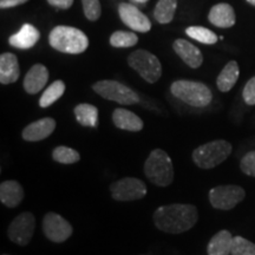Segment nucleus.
Listing matches in <instances>:
<instances>
[{"label":"nucleus","mask_w":255,"mask_h":255,"mask_svg":"<svg viewBox=\"0 0 255 255\" xmlns=\"http://www.w3.org/2000/svg\"><path fill=\"white\" fill-rule=\"evenodd\" d=\"M199 214L193 205L174 203L162 206L155 210L154 223L159 231L169 234H181L196 225Z\"/></svg>","instance_id":"nucleus-1"},{"label":"nucleus","mask_w":255,"mask_h":255,"mask_svg":"<svg viewBox=\"0 0 255 255\" xmlns=\"http://www.w3.org/2000/svg\"><path fill=\"white\" fill-rule=\"evenodd\" d=\"M49 43L55 50L69 55H79L89 46V39L84 32L65 25L52 28L49 36Z\"/></svg>","instance_id":"nucleus-2"},{"label":"nucleus","mask_w":255,"mask_h":255,"mask_svg":"<svg viewBox=\"0 0 255 255\" xmlns=\"http://www.w3.org/2000/svg\"><path fill=\"white\" fill-rule=\"evenodd\" d=\"M144 174L146 178L156 186H170L174 181V165L171 158L162 149H155L146 158Z\"/></svg>","instance_id":"nucleus-3"},{"label":"nucleus","mask_w":255,"mask_h":255,"mask_svg":"<svg viewBox=\"0 0 255 255\" xmlns=\"http://www.w3.org/2000/svg\"><path fill=\"white\" fill-rule=\"evenodd\" d=\"M170 90L177 100L184 102L190 107H207L213 100V94L210 89L200 82L180 79L171 84Z\"/></svg>","instance_id":"nucleus-4"},{"label":"nucleus","mask_w":255,"mask_h":255,"mask_svg":"<svg viewBox=\"0 0 255 255\" xmlns=\"http://www.w3.org/2000/svg\"><path fill=\"white\" fill-rule=\"evenodd\" d=\"M232 150L231 143L216 139L197 146L193 151V161L201 169H212L226 161L232 154Z\"/></svg>","instance_id":"nucleus-5"},{"label":"nucleus","mask_w":255,"mask_h":255,"mask_svg":"<svg viewBox=\"0 0 255 255\" xmlns=\"http://www.w3.org/2000/svg\"><path fill=\"white\" fill-rule=\"evenodd\" d=\"M128 64L150 84L157 82L162 76V65L158 58L146 50H136L130 53Z\"/></svg>","instance_id":"nucleus-6"},{"label":"nucleus","mask_w":255,"mask_h":255,"mask_svg":"<svg viewBox=\"0 0 255 255\" xmlns=\"http://www.w3.org/2000/svg\"><path fill=\"white\" fill-rule=\"evenodd\" d=\"M92 89L105 100L114 101L122 105H132L139 102L138 95L132 89L117 81H100L92 85Z\"/></svg>","instance_id":"nucleus-7"},{"label":"nucleus","mask_w":255,"mask_h":255,"mask_svg":"<svg viewBox=\"0 0 255 255\" xmlns=\"http://www.w3.org/2000/svg\"><path fill=\"white\" fill-rule=\"evenodd\" d=\"M246 196L244 188L228 184V186H219L209 191L210 205L215 209L231 210L239 205Z\"/></svg>","instance_id":"nucleus-8"},{"label":"nucleus","mask_w":255,"mask_h":255,"mask_svg":"<svg viewBox=\"0 0 255 255\" xmlns=\"http://www.w3.org/2000/svg\"><path fill=\"white\" fill-rule=\"evenodd\" d=\"M111 196L120 202L136 201L142 199L146 194V186L143 181L135 177H124L110 186Z\"/></svg>","instance_id":"nucleus-9"},{"label":"nucleus","mask_w":255,"mask_h":255,"mask_svg":"<svg viewBox=\"0 0 255 255\" xmlns=\"http://www.w3.org/2000/svg\"><path fill=\"white\" fill-rule=\"evenodd\" d=\"M34 228H36V219L33 214L30 212L21 213L8 226L7 237L19 246H26L33 237Z\"/></svg>","instance_id":"nucleus-10"},{"label":"nucleus","mask_w":255,"mask_h":255,"mask_svg":"<svg viewBox=\"0 0 255 255\" xmlns=\"http://www.w3.org/2000/svg\"><path fill=\"white\" fill-rule=\"evenodd\" d=\"M43 232L50 241L60 244V242L66 241L71 237L73 228L68 222V220L56 214V213L51 212L44 216Z\"/></svg>","instance_id":"nucleus-11"},{"label":"nucleus","mask_w":255,"mask_h":255,"mask_svg":"<svg viewBox=\"0 0 255 255\" xmlns=\"http://www.w3.org/2000/svg\"><path fill=\"white\" fill-rule=\"evenodd\" d=\"M119 13L123 23L131 30L142 32V33L151 30V23L149 18L136 6L128 4V2H122L119 6Z\"/></svg>","instance_id":"nucleus-12"},{"label":"nucleus","mask_w":255,"mask_h":255,"mask_svg":"<svg viewBox=\"0 0 255 255\" xmlns=\"http://www.w3.org/2000/svg\"><path fill=\"white\" fill-rule=\"evenodd\" d=\"M56 129V121L51 117L38 120L36 122H32L23 130V138L27 142H38L43 141L52 135Z\"/></svg>","instance_id":"nucleus-13"},{"label":"nucleus","mask_w":255,"mask_h":255,"mask_svg":"<svg viewBox=\"0 0 255 255\" xmlns=\"http://www.w3.org/2000/svg\"><path fill=\"white\" fill-rule=\"evenodd\" d=\"M174 50L176 55L191 69H197L202 65L203 56L199 47L186 39H176L174 41Z\"/></svg>","instance_id":"nucleus-14"},{"label":"nucleus","mask_w":255,"mask_h":255,"mask_svg":"<svg viewBox=\"0 0 255 255\" xmlns=\"http://www.w3.org/2000/svg\"><path fill=\"white\" fill-rule=\"evenodd\" d=\"M47 81H49V70L43 64H36L27 71L23 87L27 94L36 95L45 87Z\"/></svg>","instance_id":"nucleus-15"},{"label":"nucleus","mask_w":255,"mask_h":255,"mask_svg":"<svg viewBox=\"0 0 255 255\" xmlns=\"http://www.w3.org/2000/svg\"><path fill=\"white\" fill-rule=\"evenodd\" d=\"M40 38V32L31 24H24L17 33L9 37V45L19 50H28L37 44Z\"/></svg>","instance_id":"nucleus-16"},{"label":"nucleus","mask_w":255,"mask_h":255,"mask_svg":"<svg viewBox=\"0 0 255 255\" xmlns=\"http://www.w3.org/2000/svg\"><path fill=\"white\" fill-rule=\"evenodd\" d=\"M209 21L216 27L229 28L234 26L237 21L234 8L227 2H220L210 8L208 14Z\"/></svg>","instance_id":"nucleus-17"},{"label":"nucleus","mask_w":255,"mask_h":255,"mask_svg":"<svg viewBox=\"0 0 255 255\" xmlns=\"http://www.w3.org/2000/svg\"><path fill=\"white\" fill-rule=\"evenodd\" d=\"M20 76V68L17 56L11 52H5L0 56V83L2 85L17 82Z\"/></svg>","instance_id":"nucleus-18"},{"label":"nucleus","mask_w":255,"mask_h":255,"mask_svg":"<svg viewBox=\"0 0 255 255\" xmlns=\"http://www.w3.org/2000/svg\"><path fill=\"white\" fill-rule=\"evenodd\" d=\"M24 199V189L17 181H4L0 184V201L8 208H15Z\"/></svg>","instance_id":"nucleus-19"},{"label":"nucleus","mask_w":255,"mask_h":255,"mask_svg":"<svg viewBox=\"0 0 255 255\" xmlns=\"http://www.w3.org/2000/svg\"><path fill=\"white\" fill-rule=\"evenodd\" d=\"M113 122L119 129L127 131H141L143 129V121L131 111L119 108L113 113Z\"/></svg>","instance_id":"nucleus-20"},{"label":"nucleus","mask_w":255,"mask_h":255,"mask_svg":"<svg viewBox=\"0 0 255 255\" xmlns=\"http://www.w3.org/2000/svg\"><path fill=\"white\" fill-rule=\"evenodd\" d=\"M233 235L228 231H220L210 239L207 253L208 255H232Z\"/></svg>","instance_id":"nucleus-21"},{"label":"nucleus","mask_w":255,"mask_h":255,"mask_svg":"<svg viewBox=\"0 0 255 255\" xmlns=\"http://www.w3.org/2000/svg\"><path fill=\"white\" fill-rule=\"evenodd\" d=\"M239 76H240V68L239 64L235 60H231L226 64L225 68L220 72L216 79V85L221 92L231 91L233 87L237 84Z\"/></svg>","instance_id":"nucleus-22"},{"label":"nucleus","mask_w":255,"mask_h":255,"mask_svg":"<svg viewBox=\"0 0 255 255\" xmlns=\"http://www.w3.org/2000/svg\"><path fill=\"white\" fill-rule=\"evenodd\" d=\"M76 120L83 127L95 128L98 123V109L92 104L82 103L73 109Z\"/></svg>","instance_id":"nucleus-23"},{"label":"nucleus","mask_w":255,"mask_h":255,"mask_svg":"<svg viewBox=\"0 0 255 255\" xmlns=\"http://www.w3.org/2000/svg\"><path fill=\"white\" fill-rule=\"evenodd\" d=\"M177 0H158L155 6L154 17L159 24H169L175 17Z\"/></svg>","instance_id":"nucleus-24"},{"label":"nucleus","mask_w":255,"mask_h":255,"mask_svg":"<svg viewBox=\"0 0 255 255\" xmlns=\"http://www.w3.org/2000/svg\"><path fill=\"white\" fill-rule=\"evenodd\" d=\"M64 92H65V83L59 79L55 81L41 95L39 100L40 108H49L50 105H52L62 97Z\"/></svg>","instance_id":"nucleus-25"},{"label":"nucleus","mask_w":255,"mask_h":255,"mask_svg":"<svg viewBox=\"0 0 255 255\" xmlns=\"http://www.w3.org/2000/svg\"><path fill=\"white\" fill-rule=\"evenodd\" d=\"M186 33L187 36L193 38V39L200 41L202 44H207V45H213L219 39L214 32L203 26H190L186 30Z\"/></svg>","instance_id":"nucleus-26"},{"label":"nucleus","mask_w":255,"mask_h":255,"mask_svg":"<svg viewBox=\"0 0 255 255\" xmlns=\"http://www.w3.org/2000/svg\"><path fill=\"white\" fill-rule=\"evenodd\" d=\"M137 43H138V37L133 32L116 31L110 37L111 46L119 47V49L135 46Z\"/></svg>","instance_id":"nucleus-27"},{"label":"nucleus","mask_w":255,"mask_h":255,"mask_svg":"<svg viewBox=\"0 0 255 255\" xmlns=\"http://www.w3.org/2000/svg\"><path fill=\"white\" fill-rule=\"evenodd\" d=\"M52 157L56 162L62 164H73L81 159V155L78 154L77 150L69 148L65 145H59L53 150Z\"/></svg>","instance_id":"nucleus-28"},{"label":"nucleus","mask_w":255,"mask_h":255,"mask_svg":"<svg viewBox=\"0 0 255 255\" xmlns=\"http://www.w3.org/2000/svg\"><path fill=\"white\" fill-rule=\"evenodd\" d=\"M232 255H255V244L242 237L233 238Z\"/></svg>","instance_id":"nucleus-29"},{"label":"nucleus","mask_w":255,"mask_h":255,"mask_svg":"<svg viewBox=\"0 0 255 255\" xmlns=\"http://www.w3.org/2000/svg\"><path fill=\"white\" fill-rule=\"evenodd\" d=\"M84 14L90 21H96L102 14V6L100 0H82Z\"/></svg>","instance_id":"nucleus-30"},{"label":"nucleus","mask_w":255,"mask_h":255,"mask_svg":"<svg viewBox=\"0 0 255 255\" xmlns=\"http://www.w3.org/2000/svg\"><path fill=\"white\" fill-rule=\"evenodd\" d=\"M240 168L242 173L248 175V176L255 177V151L248 152L242 157Z\"/></svg>","instance_id":"nucleus-31"},{"label":"nucleus","mask_w":255,"mask_h":255,"mask_svg":"<svg viewBox=\"0 0 255 255\" xmlns=\"http://www.w3.org/2000/svg\"><path fill=\"white\" fill-rule=\"evenodd\" d=\"M245 103L247 105H255V76L252 77L247 84L245 85L244 92H242Z\"/></svg>","instance_id":"nucleus-32"},{"label":"nucleus","mask_w":255,"mask_h":255,"mask_svg":"<svg viewBox=\"0 0 255 255\" xmlns=\"http://www.w3.org/2000/svg\"><path fill=\"white\" fill-rule=\"evenodd\" d=\"M47 2L53 7L60 9H68L73 5V0H47Z\"/></svg>","instance_id":"nucleus-33"},{"label":"nucleus","mask_w":255,"mask_h":255,"mask_svg":"<svg viewBox=\"0 0 255 255\" xmlns=\"http://www.w3.org/2000/svg\"><path fill=\"white\" fill-rule=\"evenodd\" d=\"M28 0H0V7L2 9L11 8V7H15V6L23 5Z\"/></svg>","instance_id":"nucleus-34"},{"label":"nucleus","mask_w":255,"mask_h":255,"mask_svg":"<svg viewBox=\"0 0 255 255\" xmlns=\"http://www.w3.org/2000/svg\"><path fill=\"white\" fill-rule=\"evenodd\" d=\"M133 2H137V4H145L146 1H149V0H132Z\"/></svg>","instance_id":"nucleus-35"},{"label":"nucleus","mask_w":255,"mask_h":255,"mask_svg":"<svg viewBox=\"0 0 255 255\" xmlns=\"http://www.w3.org/2000/svg\"><path fill=\"white\" fill-rule=\"evenodd\" d=\"M247 2H248V4L255 6V0H247Z\"/></svg>","instance_id":"nucleus-36"},{"label":"nucleus","mask_w":255,"mask_h":255,"mask_svg":"<svg viewBox=\"0 0 255 255\" xmlns=\"http://www.w3.org/2000/svg\"><path fill=\"white\" fill-rule=\"evenodd\" d=\"M2 255H8V254H2Z\"/></svg>","instance_id":"nucleus-37"}]
</instances>
